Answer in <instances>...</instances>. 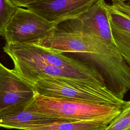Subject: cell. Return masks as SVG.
<instances>
[{
  "label": "cell",
  "mask_w": 130,
  "mask_h": 130,
  "mask_svg": "<svg viewBox=\"0 0 130 130\" xmlns=\"http://www.w3.org/2000/svg\"><path fill=\"white\" fill-rule=\"evenodd\" d=\"M98 0H40L25 8L47 21L60 23L75 19L87 11Z\"/></svg>",
  "instance_id": "52a82bcc"
},
{
  "label": "cell",
  "mask_w": 130,
  "mask_h": 130,
  "mask_svg": "<svg viewBox=\"0 0 130 130\" xmlns=\"http://www.w3.org/2000/svg\"><path fill=\"white\" fill-rule=\"evenodd\" d=\"M41 95L123 106L125 102L106 86L65 79L40 78L25 81Z\"/></svg>",
  "instance_id": "7a4b0ae2"
},
{
  "label": "cell",
  "mask_w": 130,
  "mask_h": 130,
  "mask_svg": "<svg viewBox=\"0 0 130 130\" xmlns=\"http://www.w3.org/2000/svg\"><path fill=\"white\" fill-rule=\"evenodd\" d=\"M18 7L11 0H0V35L2 37L7 25Z\"/></svg>",
  "instance_id": "7c38bea8"
},
{
  "label": "cell",
  "mask_w": 130,
  "mask_h": 130,
  "mask_svg": "<svg viewBox=\"0 0 130 130\" xmlns=\"http://www.w3.org/2000/svg\"><path fill=\"white\" fill-rule=\"evenodd\" d=\"M111 122L109 120L56 122L36 126L25 130H104Z\"/></svg>",
  "instance_id": "30bf717a"
},
{
  "label": "cell",
  "mask_w": 130,
  "mask_h": 130,
  "mask_svg": "<svg viewBox=\"0 0 130 130\" xmlns=\"http://www.w3.org/2000/svg\"><path fill=\"white\" fill-rule=\"evenodd\" d=\"M34 92L13 69L0 63V112L32 98Z\"/></svg>",
  "instance_id": "9c48e42d"
},
{
  "label": "cell",
  "mask_w": 130,
  "mask_h": 130,
  "mask_svg": "<svg viewBox=\"0 0 130 130\" xmlns=\"http://www.w3.org/2000/svg\"><path fill=\"white\" fill-rule=\"evenodd\" d=\"M35 43L55 53H73L87 58L102 75L107 88L121 100L130 89V67L116 44L58 25L48 36Z\"/></svg>",
  "instance_id": "6da1fadb"
},
{
  "label": "cell",
  "mask_w": 130,
  "mask_h": 130,
  "mask_svg": "<svg viewBox=\"0 0 130 130\" xmlns=\"http://www.w3.org/2000/svg\"><path fill=\"white\" fill-rule=\"evenodd\" d=\"M15 5L19 7H24L32 3L37 2L40 0H11Z\"/></svg>",
  "instance_id": "4fadbf2b"
},
{
  "label": "cell",
  "mask_w": 130,
  "mask_h": 130,
  "mask_svg": "<svg viewBox=\"0 0 130 130\" xmlns=\"http://www.w3.org/2000/svg\"><path fill=\"white\" fill-rule=\"evenodd\" d=\"M104 130H130V101L125 102L120 114Z\"/></svg>",
  "instance_id": "8fae6325"
},
{
  "label": "cell",
  "mask_w": 130,
  "mask_h": 130,
  "mask_svg": "<svg viewBox=\"0 0 130 130\" xmlns=\"http://www.w3.org/2000/svg\"><path fill=\"white\" fill-rule=\"evenodd\" d=\"M105 0H98L79 17L62 22L58 26L63 29L95 35L110 44H116L113 37Z\"/></svg>",
  "instance_id": "5b68a950"
},
{
  "label": "cell",
  "mask_w": 130,
  "mask_h": 130,
  "mask_svg": "<svg viewBox=\"0 0 130 130\" xmlns=\"http://www.w3.org/2000/svg\"><path fill=\"white\" fill-rule=\"evenodd\" d=\"M34 98L42 112L71 121H112L120 114L123 107L71 99L48 97L41 95L35 90Z\"/></svg>",
  "instance_id": "3957f363"
},
{
  "label": "cell",
  "mask_w": 130,
  "mask_h": 130,
  "mask_svg": "<svg viewBox=\"0 0 130 130\" xmlns=\"http://www.w3.org/2000/svg\"><path fill=\"white\" fill-rule=\"evenodd\" d=\"M57 24L25 8L18 7L7 25L4 38L11 45L36 43L49 35Z\"/></svg>",
  "instance_id": "277c9868"
},
{
  "label": "cell",
  "mask_w": 130,
  "mask_h": 130,
  "mask_svg": "<svg viewBox=\"0 0 130 130\" xmlns=\"http://www.w3.org/2000/svg\"><path fill=\"white\" fill-rule=\"evenodd\" d=\"M111 1L106 8L113 37L124 60L130 67V1Z\"/></svg>",
  "instance_id": "ba28073f"
},
{
  "label": "cell",
  "mask_w": 130,
  "mask_h": 130,
  "mask_svg": "<svg viewBox=\"0 0 130 130\" xmlns=\"http://www.w3.org/2000/svg\"><path fill=\"white\" fill-rule=\"evenodd\" d=\"M74 121L42 112L34 98L0 112V126L7 129L25 130L36 126L56 122Z\"/></svg>",
  "instance_id": "8992f818"
},
{
  "label": "cell",
  "mask_w": 130,
  "mask_h": 130,
  "mask_svg": "<svg viewBox=\"0 0 130 130\" xmlns=\"http://www.w3.org/2000/svg\"><path fill=\"white\" fill-rule=\"evenodd\" d=\"M123 1H124V2H127V1H129L130 0H122Z\"/></svg>",
  "instance_id": "5bb4252c"
}]
</instances>
